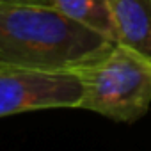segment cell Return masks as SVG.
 Listing matches in <instances>:
<instances>
[{"label":"cell","instance_id":"obj_1","mask_svg":"<svg viewBox=\"0 0 151 151\" xmlns=\"http://www.w3.org/2000/svg\"><path fill=\"white\" fill-rule=\"evenodd\" d=\"M114 45L55 7L0 6V66L73 71Z\"/></svg>","mask_w":151,"mask_h":151},{"label":"cell","instance_id":"obj_2","mask_svg":"<svg viewBox=\"0 0 151 151\" xmlns=\"http://www.w3.org/2000/svg\"><path fill=\"white\" fill-rule=\"evenodd\" d=\"M84 84L80 109L114 121L142 117L151 101V59L116 43L101 57L73 69Z\"/></svg>","mask_w":151,"mask_h":151},{"label":"cell","instance_id":"obj_3","mask_svg":"<svg viewBox=\"0 0 151 151\" xmlns=\"http://www.w3.org/2000/svg\"><path fill=\"white\" fill-rule=\"evenodd\" d=\"M84 84L69 69L0 66V117L45 110L80 109Z\"/></svg>","mask_w":151,"mask_h":151},{"label":"cell","instance_id":"obj_4","mask_svg":"<svg viewBox=\"0 0 151 151\" xmlns=\"http://www.w3.org/2000/svg\"><path fill=\"white\" fill-rule=\"evenodd\" d=\"M117 43L151 59V0H107Z\"/></svg>","mask_w":151,"mask_h":151},{"label":"cell","instance_id":"obj_5","mask_svg":"<svg viewBox=\"0 0 151 151\" xmlns=\"http://www.w3.org/2000/svg\"><path fill=\"white\" fill-rule=\"evenodd\" d=\"M52 6L73 22L101 34L112 43H117L116 25L107 0H52Z\"/></svg>","mask_w":151,"mask_h":151},{"label":"cell","instance_id":"obj_6","mask_svg":"<svg viewBox=\"0 0 151 151\" xmlns=\"http://www.w3.org/2000/svg\"><path fill=\"white\" fill-rule=\"evenodd\" d=\"M13 4H32V6H52V0H0V6H13Z\"/></svg>","mask_w":151,"mask_h":151}]
</instances>
